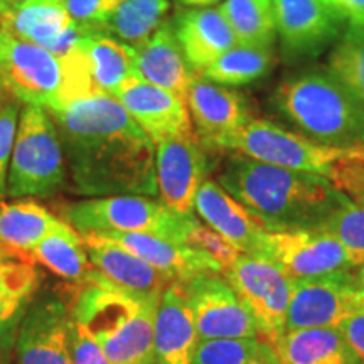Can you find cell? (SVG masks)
<instances>
[{"instance_id":"obj_1","label":"cell","mask_w":364,"mask_h":364,"mask_svg":"<svg viewBox=\"0 0 364 364\" xmlns=\"http://www.w3.org/2000/svg\"><path fill=\"white\" fill-rule=\"evenodd\" d=\"M49 113L76 194L159 196L156 145L115 97L97 91Z\"/></svg>"},{"instance_id":"obj_2","label":"cell","mask_w":364,"mask_h":364,"mask_svg":"<svg viewBox=\"0 0 364 364\" xmlns=\"http://www.w3.org/2000/svg\"><path fill=\"white\" fill-rule=\"evenodd\" d=\"M267 231L318 230L344 193L318 174L284 169L231 154L216 179Z\"/></svg>"},{"instance_id":"obj_3","label":"cell","mask_w":364,"mask_h":364,"mask_svg":"<svg viewBox=\"0 0 364 364\" xmlns=\"http://www.w3.org/2000/svg\"><path fill=\"white\" fill-rule=\"evenodd\" d=\"M161 299L162 294L139 295L118 289L93 270L70 312L112 364H154V329Z\"/></svg>"},{"instance_id":"obj_4","label":"cell","mask_w":364,"mask_h":364,"mask_svg":"<svg viewBox=\"0 0 364 364\" xmlns=\"http://www.w3.org/2000/svg\"><path fill=\"white\" fill-rule=\"evenodd\" d=\"M273 103L309 139L331 147L364 145V102L329 71H309L275 90Z\"/></svg>"},{"instance_id":"obj_5","label":"cell","mask_w":364,"mask_h":364,"mask_svg":"<svg viewBox=\"0 0 364 364\" xmlns=\"http://www.w3.org/2000/svg\"><path fill=\"white\" fill-rule=\"evenodd\" d=\"M0 76L22 105L54 112L98 91L80 44L66 56H56L0 29Z\"/></svg>"},{"instance_id":"obj_6","label":"cell","mask_w":364,"mask_h":364,"mask_svg":"<svg viewBox=\"0 0 364 364\" xmlns=\"http://www.w3.org/2000/svg\"><path fill=\"white\" fill-rule=\"evenodd\" d=\"M68 225L85 233H145L186 243L201 225L194 215H184L150 196L122 194L90 198L61 208Z\"/></svg>"},{"instance_id":"obj_7","label":"cell","mask_w":364,"mask_h":364,"mask_svg":"<svg viewBox=\"0 0 364 364\" xmlns=\"http://www.w3.org/2000/svg\"><path fill=\"white\" fill-rule=\"evenodd\" d=\"M61 136L51 113L22 105L7 176V198H53L66 186Z\"/></svg>"},{"instance_id":"obj_8","label":"cell","mask_w":364,"mask_h":364,"mask_svg":"<svg viewBox=\"0 0 364 364\" xmlns=\"http://www.w3.org/2000/svg\"><path fill=\"white\" fill-rule=\"evenodd\" d=\"M220 152L240 154L255 161L324 176L327 179L346 164L364 162V145L331 147L260 118H253L243 129L226 139L221 144Z\"/></svg>"},{"instance_id":"obj_9","label":"cell","mask_w":364,"mask_h":364,"mask_svg":"<svg viewBox=\"0 0 364 364\" xmlns=\"http://www.w3.org/2000/svg\"><path fill=\"white\" fill-rule=\"evenodd\" d=\"M255 318L262 339L275 346L285 332L294 279L263 255L240 253L223 270Z\"/></svg>"},{"instance_id":"obj_10","label":"cell","mask_w":364,"mask_h":364,"mask_svg":"<svg viewBox=\"0 0 364 364\" xmlns=\"http://www.w3.org/2000/svg\"><path fill=\"white\" fill-rule=\"evenodd\" d=\"M181 284L193 312L199 339L262 338L248 307L223 273L199 275Z\"/></svg>"},{"instance_id":"obj_11","label":"cell","mask_w":364,"mask_h":364,"mask_svg":"<svg viewBox=\"0 0 364 364\" xmlns=\"http://www.w3.org/2000/svg\"><path fill=\"white\" fill-rule=\"evenodd\" d=\"M260 255L280 265L292 279L358 268L351 253L322 230L267 231L262 238Z\"/></svg>"},{"instance_id":"obj_12","label":"cell","mask_w":364,"mask_h":364,"mask_svg":"<svg viewBox=\"0 0 364 364\" xmlns=\"http://www.w3.org/2000/svg\"><path fill=\"white\" fill-rule=\"evenodd\" d=\"M156 145V176L161 201L194 215L196 194L213 172V157L198 136H174Z\"/></svg>"},{"instance_id":"obj_13","label":"cell","mask_w":364,"mask_h":364,"mask_svg":"<svg viewBox=\"0 0 364 364\" xmlns=\"http://www.w3.org/2000/svg\"><path fill=\"white\" fill-rule=\"evenodd\" d=\"M361 289L353 270L294 279L285 331L338 327Z\"/></svg>"},{"instance_id":"obj_14","label":"cell","mask_w":364,"mask_h":364,"mask_svg":"<svg viewBox=\"0 0 364 364\" xmlns=\"http://www.w3.org/2000/svg\"><path fill=\"white\" fill-rule=\"evenodd\" d=\"M65 300L53 292H36L17 334L16 364H73Z\"/></svg>"},{"instance_id":"obj_15","label":"cell","mask_w":364,"mask_h":364,"mask_svg":"<svg viewBox=\"0 0 364 364\" xmlns=\"http://www.w3.org/2000/svg\"><path fill=\"white\" fill-rule=\"evenodd\" d=\"M188 108L194 134L209 152H220L221 144L253 120L248 98L230 86L196 76L188 91Z\"/></svg>"},{"instance_id":"obj_16","label":"cell","mask_w":364,"mask_h":364,"mask_svg":"<svg viewBox=\"0 0 364 364\" xmlns=\"http://www.w3.org/2000/svg\"><path fill=\"white\" fill-rule=\"evenodd\" d=\"M273 6L277 38L292 56L317 54L348 26L332 0H273Z\"/></svg>"},{"instance_id":"obj_17","label":"cell","mask_w":364,"mask_h":364,"mask_svg":"<svg viewBox=\"0 0 364 364\" xmlns=\"http://www.w3.org/2000/svg\"><path fill=\"white\" fill-rule=\"evenodd\" d=\"M117 100L154 144L174 136L194 135L188 102L169 90L145 80H135L118 93Z\"/></svg>"},{"instance_id":"obj_18","label":"cell","mask_w":364,"mask_h":364,"mask_svg":"<svg viewBox=\"0 0 364 364\" xmlns=\"http://www.w3.org/2000/svg\"><path fill=\"white\" fill-rule=\"evenodd\" d=\"M194 213L240 253L260 255L262 238L267 230L248 208L228 194L216 181L208 179L199 188Z\"/></svg>"},{"instance_id":"obj_19","label":"cell","mask_w":364,"mask_h":364,"mask_svg":"<svg viewBox=\"0 0 364 364\" xmlns=\"http://www.w3.org/2000/svg\"><path fill=\"white\" fill-rule=\"evenodd\" d=\"M81 236L91 265L100 277L118 289L139 295H161L174 282L107 236L98 233Z\"/></svg>"},{"instance_id":"obj_20","label":"cell","mask_w":364,"mask_h":364,"mask_svg":"<svg viewBox=\"0 0 364 364\" xmlns=\"http://www.w3.org/2000/svg\"><path fill=\"white\" fill-rule=\"evenodd\" d=\"M107 236L122 248L129 250L147 262L164 275L174 282H188L194 277L223 273V265L209 257L203 250L191 245L176 243V241L159 238L145 233H98Z\"/></svg>"},{"instance_id":"obj_21","label":"cell","mask_w":364,"mask_h":364,"mask_svg":"<svg viewBox=\"0 0 364 364\" xmlns=\"http://www.w3.org/2000/svg\"><path fill=\"white\" fill-rule=\"evenodd\" d=\"M199 339L181 282L164 290L154 329V364H191Z\"/></svg>"},{"instance_id":"obj_22","label":"cell","mask_w":364,"mask_h":364,"mask_svg":"<svg viewBox=\"0 0 364 364\" xmlns=\"http://www.w3.org/2000/svg\"><path fill=\"white\" fill-rule=\"evenodd\" d=\"M134 51L140 78L182 98L188 97L198 73L182 54L172 21H164L149 39L134 46Z\"/></svg>"},{"instance_id":"obj_23","label":"cell","mask_w":364,"mask_h":364,"mask_svg":"<svg viewBox=\"0 0 364 364\" xmlns=\"http://www.w3.org/2000/svg\"><path fill=\"white\" fill-rule=\"evenodd\" d=\"M172 26L186 61L198 75L236 44L233 31L220 9L181 11L172 21Z\"/></svg>"},{"instance_id":"obj_24","label":"cell","mask_w":364,"mask_h":364,"mask_svg":"<svg viewBox=\"0 0 364 364\" xmlns=\"http://www.w3.org/2000/svg\"><path fill=\"white\" fill-rule=\"evenodd\" d=\"M80 46L88 63L91 80L102 93L117 98L127 85L142 80L136 70L134 46L93 31L85 34Z\"/></svg>"},{"instance_id":"obj_25","label":"cell","mask_w":364,"mask_h":364,"mask_svg":"<svg viewBox=\"0 0 364 364\" xmlns=\"http://www.w3.org/2000/svg\"><path fill=\"white\" fill-rule=\"evenodd\" d=\"M273 348L284 364H364L338 327L285 331Z\"/></svg>"},{"instance_id":"obj_26","label":"cell","mask_w":364,"mask_h":364,"mask_svg":"<svg viewBox=\"0 0 364 364\" xmlns=\"http://www.w3.org/2000/svg\"><path fill=\"white\" fill-rule=\"evenodd\" d=\"M73 24L65 0H19L6 16L0 29L14 38L48 49Z\"/></svg>"},{"instance_id":"obj_27","label":"cell","mask_w":364,"mask_h":364,"mask_svg":"<svg viewBox=\"0 0 364 364\" xmlns=\"http://www.w3.org/2000/svg\"><path fill=\"white\" fill-rule=\"evenodd\" d=\"M36 263L43 265L76 285H85L93 273L83 236L65 221L29 252Z\"/></svg>"},{"instance_id":"obj_28","label":"cell","mask_w":364,"mask_h":364,"mask_svg":"<svg viewBox=\"0 0 364 364\" xmlns=\"http://www.w3.org/2000/svg\"><path fill=\"white\" fill-rule=\"evenodd\" d=\"M65 223L36 201L0 204V243L29 253Z\"/></svg>"},{"instance_id":"obj_29","label":"cell","mask_w":364,"mask_h":364,"mask_svg":"<svg viewBox=\"0 0 364 364\" xmlns=\"http://www.w3.org/2000/svg\"><path fill=\"white\" fill-rule=\"evenodd\" d=\"M169 9V0H122L95 33L107 34L129 46H139L156 33L166 21Z\"/></svg>"},{"instance_id":"obj_30","label":"cell","mask_w":364,"mask_h":364,"mask_svg":"<svg viewBox=\"0 0 364 364\" xmlns=\"http://www.w3.org/2000/svg\"><path fill=\"white\" fill-rule=\"evenodd\" d=\"M218 9L233 31L236 44L272 48L275 43L273 0H223Z\"/></svg>"},{"instance_id":"obj_31","label":"cell","mask_w":364,"mask_h":364,"mask_svg":"<svg viewBox=\"0 0 364 364\" xmlns=\"http://www.w3.org/2000/svg\"><path fill=\"white\" fill-rule=\"evenodd\" d=\"M275 65L272 48L235 44L201 73L203 78L223 86H243L260 80Z\"/></svg>"},{"instance_id":"obj_32","label":"cell","mask_w":364,"mask_h":364,"mask_svg":"<svg viewBox=\"0 0 364 364\" xmlns=\"http://www.w3.org/2000/svg\"><path fill=\"white\" fill-rule=\"evenodd\" d=\"M327 71L364 102V24H348L332 49Z\"/></svg>"},{"instance_id":"obj_33","label":"cell","mask_w":364,"mask_h":364,"mask_svg":"<svg viewBox=\"0 0 364 364\" xmlns=\"http://www.w3.org/2000/svg\"><path fill=\"white\" fill-rule=\"evenodd\" d=\"M39 282L38 263L29 253L0 243V299L33 297Z\"/></svg>"},{"instance_id":"obj_34","label":"cell","mask_w":364,"mask_h":364,"mask_svg":"<svg viewBox=\"0 0 364 364\" xmlns=\"http://www.w3.org/2000/svg\"><path fill=\"white\" fill-rule=\"evenodd\" d=\"M318 230L334 236L351 253L358 267L364 263V208L343 196L341 203L331 213Z\"/></svg>"},{"instance_id":"obj_35","label":"cell","mask_w":364,"mask_h":364,"mask_svg":"<svg viewBox=\"0 0 364 364\" xmlns=\"http://www.w3.org/2000/svg\"><path fill=\"white\" fill-rule=\"evenodd\" d=\"M262 338L201 341L191 364H248Z\"/></svg>"},{"instance_id":"obj_36","label":"cell","mask_w":364,"mask_h":364,"mask_svg":"<svg viewBox=\"0 0 364 364\" xmlns=\"http://www.w3.org/2000/svg\"><path fill=\"white\" fill-rule=\"evenodd\" d=\"M33 297L0 299V363L9 364L11 361V353L16 348L22 318Z\"/></svg>"},{"instance_id":"obj_37","label":"cell","mask_w":364,"mask_h":364,"mask_svg":"<svg viewBox=\"0 0 364 364\" xmlns=\"http://www.w3.org/2000/svg\"><path fill=\"white\" fill-rule=\"evenodd\" d=\"M22 103L14 100L0 110V204L7 198V176Z\"/></svg>"},{"instance_id":"obj_38","label":"cell","mask_w":364,"mask_h":364,"mask_svg":"<svg viewBox=\"0 0 364 364\" xmlns=\"http://www.w3.org/2000/svg\"><path fill=\"white\" fill-rule=\"evenodd\" d=\"M68 343H70L73 364H112L93 336L80 321L71 316V312L70 324H68Z\"/></svg>"},{"instance_id":"obj_39","label":"cell","mask_w":364,"mask_h":364,"mask_svg":"<svg viewBox=\"0 0 364 364\" xmlns=\"http://www.w3.org/2000/svg\"><path fill=\"white\" fill-rule=\"evenodd\" d=\"M188 245L198 250H203V252L208 253L209 257H213L216 262H220L223 268H226L240 255L238 250L231 247L223 236L218 235L216 231H213L211 228L206 225H199L196 228L193 235H191Z\"/></svg>"},{"instance_id":"obj_40","label":"cell","mask_w":364,"mask_h":364,"mask_svg":"<svg viewBox=\"0 0 364 364\" xmlns=\"http://www.w3.org/2000/svg\"><path fill=\"white\" fill-rule=\"evenodd\" d=\"M120 2L122 0H65L71 19L93 33Z\"/></svg>"},{"instance_id":"obj_41","label":"cell","mask_w":364,"mask_h":364,"mask_svg":"<svg viewBox=\"0 0 364 364\" xmlns=\"http://www.w3.org/2000/svg\"><path fill=\"white\" fill-rule=\"evenodd\" d=\"M338 329L343 332L344 338L364 363V289L358 292L351 309L341 321Z\"/></svg>"},{"instance_id":"obj_42","label":"cell","mask_w":364,"mask_h":364,"mask_svg":"<svg viewBox=\"0 0 364 364\" xmlns=\"http://www.w3.org/2000/svg\"><path fill=\"white\" fill-rule=\"evenodd\" d=\"M332 184L353 199L354 203L364 208V162L346 164L331 177Z\"/></svg>"},{"instance_id":"obj_43","label":"cell","mask_w":364,"mask_h":364,"mask_svg":"<svg viewBox=\"0 0 364 364\" xmlns=\"http://www.w3.org/2000/svg\"><path fill=\"white\" fill-rule=\"evenodd\" d=\"M348 24H364V0H332Z\"/></svg>"},{"instance_id":"obj_44","label":"cell","mask_w":364,"mask_h":364,"mask_svg":"<svg viewBox=\"0 0 364 364\" xmlns=\"http://www.w3.org/2000/svg\"><path fill=\"white\" fill-rule=\"evenodd\" d=\"M248 364H284V363H282L277 349L273 348L270 343H267L265 339H262L260 348L257 349V353H255V356Z\"/></svg>"},{"instance_id":"obj_45","label":"cell","mask_w":364,"mask_h":364,"mask_svg":"<svg viewBox=\"0 0 364 364\" xmlns=\"http://www.w3.org/2000/svg\"><path fill=\"white\" fill-rule=\"evenodd\" d=\"M14 100H17V98L14 97L11 88H9L6 81H4L2 76H0V110H2V108L6 107V105L14 102Z\"/></svg>"},{"instance_id":"obj_46","label":"cell","mask_w":364,"mask_h":364,"mask_svg":"<svg viewBox=\"0 0 364 364\" xmlns=\"http://www.w3.org/2000/svg\"><path fill=\"white\" fill-rule=\"evenodd\" d=\"M181 6L186 7H193V9H206V7H213L216 4L223 2V0H177Z\"/></svg>"},{"instance_id":"obj_47","label":"cell","mask_w":364,"mask_h":364,"mask_svg":"<svg viewBox=\"0 0 364 364\" xmlns=\"http://www.w3.org/2000/svg\"><path fill=\"white\" fill-rule=\"evenodd\" d=\"M17 2H19V0H0V17L6 16Z\"/></svg>"},{"instance_id":"obj_48","label":"cell","mask_w":364,"mask_h":364,"mask_svg":"<svg viewBox=\"0 0 364 364\" xmlns=\"http://www.w3.org/2000/svg\"><path fill=\"white\" fill-rule=\"evenodd\" d=\"M356 277H358L359 285H361L363 289H364V263H363L361 267H358V270H356Z\"/></svg>"},{"instance_id":"obj_49","label":"cell","mask_w":364,"mask_h":364,"mask_svg":"<svg viewBox=\"0 0 364 364\" xmlns=\"http://www.w3.org/2000/svg\"><path fill=\"white\" fill-rule=\"evenodd\" d=\"M0 65H2V48H0Z\"/></svg>"},{"instance_id":"obj_50","label":"cell","mask_w":364,"mask_h":364,"mask_svg":"<svg viewBox=\"0 0 364 364\" xmlns=\"http://www.w3.org/2000/svg\"><path fill=\"white\" fill-rule=\"evenodd\" d=\"M0 364H7V363H0Z\"/></svg>"}]
</instances>
